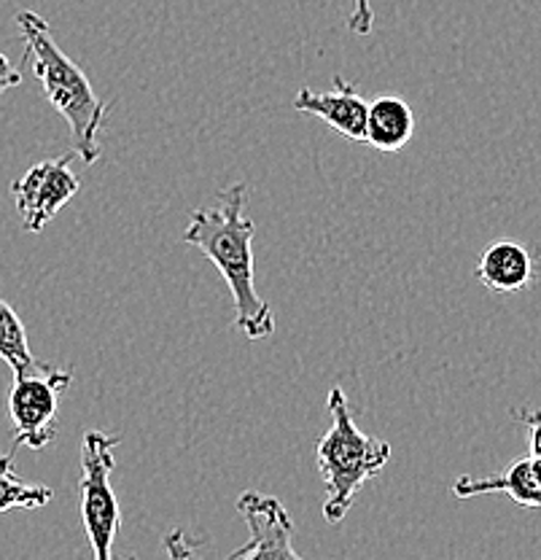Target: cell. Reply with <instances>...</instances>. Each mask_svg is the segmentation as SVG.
I'll use <instances>...</instances> for the list:
<instances>
[{
    "instance_id": "obj_1",
    "label": "cell",
    "mask_w": 541,
    "mask_h": 560,
    "mask_svg": "<svg viewBox=\"0 0 541 560\" xmlns=\"http://www.w3.org/2000/svg\"><path fill=\"white\" fill-rule=\"evenodd\" d=\"M248 186L232 184L219 191L216 208L191 213L184 241L200 248L230 285L235 302V326L259 342L275 335V313L256 291L254 221L246 215Z\"/></svg>"
},
{
    "instance_id": "obj_2",
    "label": "cell",
    "mask_w": 541,
    "mask_h": 560,
    "mask_svg": "<svg viewBox=\"0 0 541 560\" xmlns=\"http://www.w3.org/2000/svg\"><path fill=\"white\" fill-rule=\"evenodd\" d=\"M16 25L25 38V62H31L46 101L71 127L73 156L84 165H95L101 160V130L106 125L108 105L92 90L84 70L60 49L44 16L36 11H20Z\"/></svg>"
},
{
    "instance_id": "obj_3",
    "label": "cell",
    "mask_w": 541,
    "mask_h": 560,
    "mask_svg": "<svg viewBox=\"0 0 541 560\" xmlns=\"http://www.w3.org/2000/svg\"><path fill=\"white\" fill-rule=\"evenodd\" d=\"M326 407L331 412V425L318 440L316 460L326 488L324 517L326 523L337 525L348 517L364 482L375 480L386 469L391 460V445L366 434L353 420L351 405L340 385L329 390Z\"/></svg>"
},
{
    "instance_id": "obj_4",
    "label": "cell",
    "mask_w": 541,
    "mask_h": 560,
    "mask_svg": "<svg viewBox=\"0 0 541 560\" xmlns=\"http://www.w3.org/2000/svg\"><path fill=\"white\" fill-rule=\"evenodd\" d=\"M121 436L106 431H86L81 442V477H79V504L81 525L90 539L95 560H116L114 545L119 539L121 510L116 490L110 486V475L116 469L114 451Z\"/></svg>"
},
{
    "instance_id": "obj_5",
    "label": "cell",
    "mask_w": 541,
    "mask_h": 560,
    "mask_svg": "<svg viewBox=\"0 0 541 560\" xmlns=\"http://www.w3.org/2000/svg\"><path fill=\"white\" fill-rule=\"evenodd\" d=\"M237 512L248 525V541L226 560H305L294 550V523L286 506L275 495L246 490L237 501ZM200 545L184 528L167 534V560H205Z\"/></svg>"
},
{
    "instance_id": "obj_6",
    "label": "cell",
    "mask_w": 541,
    "mask_h": 560,
    "mask_svg": "<svg viewBox=\"0 0 541 560\" xmlns=\"http://www.w3.org/2000/svg\"><path fill=\"white\" fill-rule=\"evenodd\" d=\"M73 383L71 370L38 364L33 372L14 375L9 390V418L14 429V447L44 451L57 436V405Z\"/></svg>"
},
{
    "instance_id": "obj_7",
    "label": "cell",
    "mask_w": 541,
    "mask_h": 560,
    "mask_svg": "<svg viewBox=\"0 0 541 560\" xmlns=\"http://www.w3.org/2000/svg\"><path fill=\"white\" fill-rule=\"evenodd\" d=\"M71 162L73 154L44 160L11 184L22 230L31 232V235L44 232V226L79 195L81 180L71 171Z\"/></svg>"
},
{
    "instance_id": "obj_8",
    "label": "cell",
    "mask_w": 541,
    "mask_h": 560,
    "mask_svg": "<svg viewBox=\"0 0 541 560\" xmlns=\"http://www.w3.org/2000/svg\"><path fill=\"white\" fill-rule=\"evenodd\" d=\"M294 108L299 114L318 116L331 130L340 132L342 138L364 143L366 108H369V103L342 75H334V90L331 92H313L307 86L299 90V95L294 97Z\"/></svg>"
},
{
    "instance_id": "obj_9",
    "label": "cell",
    "mask_w": 541,
    "mask_h": 560,
    "mask_svg": "<svg viewBox=\"0 0 541 560\" xmlns=\"http://www.w3.org/2000/svg\"><path fill=\"white\" fill-rule=\"evenodd\" d=\"M477 280L496 294H515L533 283V256L526 245L498 241L482 250L477 261Z\"/></svg>"
},
{
    "instance_id": "obj_10",
    "label": "cell",
    "mask_w": 541,
    "mask_h": 560,
    "mask_svg": "<svg viewBox=\"0 0 541 560\" xmlns=\"http://www.w3.org/2000/svg\"><path fill=\"white\" fill-rule=\"evenodd\" d=\"M504 493L515 504L528 506V510H541V488L533 480L531 458H520L506 466L504 471L487 477H461L452 482V495L456 499H471V495H491Z\"/></svg>"
},
{
    "instance_id": "obj_11",
    "label": "cell",
    "mask_w": 541,
    "mask_h": 560,
    "mask_svg": "<svg viewBox=\"0 0 541 560\" xmlns=\"http://www.w3.org/2000/svg\"><path fill=\"white\" fill-rule=\"evenodd\" d=\"M415 136V114L401 97L383 95L366 108L364 143L383 154H397Z\"/></svg>"
},
{
    "instance_id": "obj_12",
    "label": "cell",
    "mask_w": 541,
    "mask_h": 560,
    "mask_svg": "<svg viewBox=\"0 0 541 560\" xmlns=\"http://www.w3.org/2000/svg\"><path fill=\"white\" fill-rule=\"evenodd\" d=\"M55 495V490L36 486L16 475L14 453H0V515L11 510H40Z\"/></svg>"
},
{
    "instance_id": "obj_13",
    "label": "cell",
    "mask_w": 541,
    "mask_h": 560,
    "mask_svg": "<svg viewBox=\"0 0 541 560\" xmlns=\"http://www.w3.org/2000/svg\"><path fill=\"white\" fill-rule=\"evenodd\" d=\"M0 359L11 366L14 375H25V372H33L40 364L31 350L25 324H22L14 307L3 300H0Z\"/></svg>"
},
{
    "instance_id": "obj_14",
    "label": "cell",
    "mask_w": 541,
    "mask_h": 560,
    "mask_svg": "<svg viewBox=\"0 0 541 560\" xmlns=\"http://www.w3.org/2000/svg\"><path fill=\"white\" fill-rule=\"evenodd\" d=\"M515 420H520L528 429V440H531V455H541V410H515Z\"/></svg>"
},
{
    "instance_id": "obj_15",
    "label": "cell",
    "mask_w": 541,
    "mask_h": 560,
    "mask_svg": "<svg viewBox=\"0 0 541 560\" xmlns=\"http://www.w3.org/2000/svg\"><path fill=\"white\" fill-rule=\"evenodd\" d=\"M372 22H375V11H372L369 0H353V14H351V22H348V27L358 35H369Z\"/></svg>"
},
{
    "instance_id": "obj_16",
    "label": "cell",
    "mask_w": 541,
    "mask_h": 560,
    "mask_svg": "<svg viewBox=\"0 0 541 560\" xmlns=\"http://www.w3.org/2000/svg\"><path fill=\"white\" fill-rule=\"evenodd\" d=\"M22 84V73L16 70V66H11L9 57L0 51V95L9 90H14V86Z\"/></svg>"
},
{
    "instance_id": "obj_17",
    "label": "cell",
    "mask_w": 541,
    "mask_h": 560,
    "mask_svg": "<svg viewBox=\"0 0 541 560\" xmlns=\"http://www.w3.org/2000/svg\"><path fill=\"white\" fill-rule=\"evenodd\" d=\"M531 458V471H533V480L541 488V455H528Z\"/></svg>"
},
{
    "instance_id": "obj_18",
    "label": "cell",
    "mask_w": 541,
    "mask_h": 560,
    "mask_svg": "<svg viewBox=\"0 0 541 560\" xmlns=\"http://www.w3.org/2000/svg\"><path fill=\"white\" fill-rule=\"evenodd\" d=\"M127 560H138V558H127Z\"/></svg>"
}]
</instances>
